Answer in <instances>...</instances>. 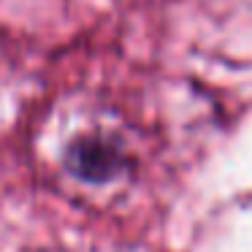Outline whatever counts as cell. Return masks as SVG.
I'll use <instances>...</instances> for the list:
<instances>
[{
	"label": "cell",
	"instance_id": "6da1fadb",
	"mask_svg": "<svg viewBox=\"0 0 252 252\" xmlns=\"http://www.w3.org/2000/svg\"><path fill=\"white\" fill-rule=\"evenodd\" d=\"M65 163L71 174L82 176L87 182H106L117 176L122 168V155L114 144L100 141V138H82L65 155Z\"/></svg>",
	"mask_w": 252,
	"mask_h": 252
}]
</instances>
